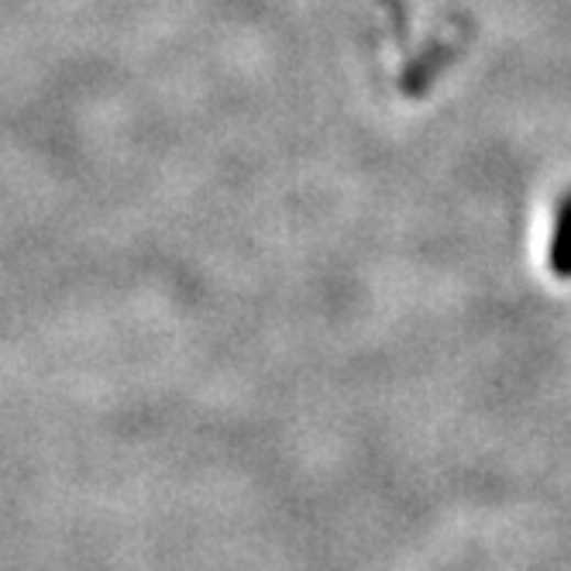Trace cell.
<instances>
[{"label": "cell", "instance_id": "6da1fadb", "mask_svg": "<svg viewBox=\"0 0 571 571\" xmlns=\"http://www.w3.org/2000/svg\"><path fill=\"white\" fill-rule=\"evenodd\" d=\"M548 262L554 268V276L571 279V194L561 200V207L554 213V234H551Z\"/></svg>", "mask_w": 571, "mask_h": 571}]
</instances>
